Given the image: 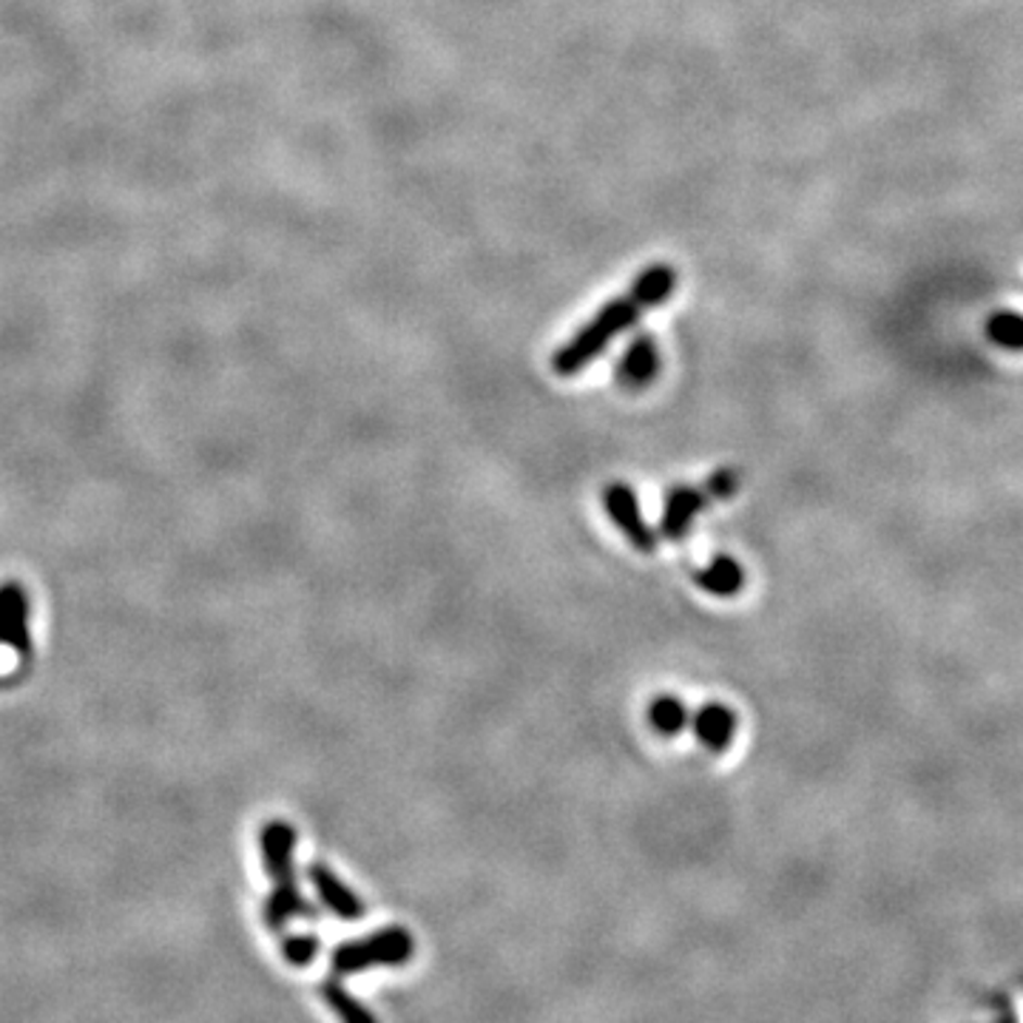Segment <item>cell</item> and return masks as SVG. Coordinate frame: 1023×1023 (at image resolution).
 Returning <instances> with one entry per match:
<instances>
[{
  "instance_id": "cell-11",
  "label": "cell",
  "mask_w": 1023,
  "mask_h": 1023,
  "mask_svg": "<svg viewBox=\"0 0 1023 1023\" xmlns=\"http://www.w3.org/2000/svg\"><path fill=\"white\" fill-rule=\"evenodd\" d=\"M696 586L711 598H737L745 586V572L731 554H717L708 566L696 572Z\"/></svg>"
},
{
  "instance_id": "cell-1",
  "label": "cell",
  "mask_w": 1023,
  "mask_h": 1023,
  "mask_svg": "<svg viewBox=\"0 0 1023 1023\" xmlns=\"http://www.w3.org/2000/svg\"><path fill=\"white\" fill-rule=\"evenodd\" d=\"M677 268L668 261H654L649 268H642L628 284L621 296L605 302L598 314L591 316L575 336L563 342L552 356V370L561 379L583 373L594 359H600L614 338H621L626 330H631L640 321L645 310L665 305L677 291Z\"/></svg>"
},
{
  "instance_id": "cell-16",
  "label": "cell",
  "mask_w": 1023,
  "mask_h": 1023,
  "mask_svg": "<svg viewBox=\"0 0 1023 1023\" xmlns=\"http://www.w3.org/2000/svg\"><path fill=\"white\" fill-rule=\"evenodd\" d=\"M705 495L711 501H728L737 489H740V472L737 470H717L705 481Z\"/></svg>"
},
{
  "instance_id": "cell-4",
  "label": "cell",
  "mask_w": 1023,
  "mask_h": 1023,
  "mask_svg": "<svg viewBox=\"0 0 1023 1023\" xmlns=\"http://www.w3.org/2000/svg\"><path fill=\"white\" fill-rule=\"evenodd\" d=\"M296 830L291 828L282 819H273L261 828L259 833V847H261V861H265V873L270 875V882L273 887H299V879H296V861H293V853H296Z\"/></svg>"
},
{
  "instance_id": "cell-13",
  "label": "cell",
  "mask_w": 1023,
  "mask_h": 1023,
  "mask_svg": "<svg viewBox=\"0 0 1023 1023\" xmlns=\"http://www.w3.org/2000/svg\"><path fill=\"white\" fill-rule=\"evenodd\" d=\"M649 725L660 737H677L691 725V714L680 696L660 694L649 705Z\"/></svg>"
},
{
  "instance_id": "cell-15",
  "label": "cell",
  "mask_w": 1023,
  "mask_h": 1023,
  "mask_svg": "<svg viewBox=\"0 0 1023 1023\" xmlns=\"http://www.w3.org/2000/svg\"><path fill=\"white\" fill-rule=\"evenodd\" d=\"M282 956L291 967H307L319 956V938H314V935H287L282 942Z\"/></svg>"
},
{
  "instance_id": "cell-7",
  "label": "cell",
  "mask_w": 1023,
  "mask_h": 1023,
  "mask_svg": "<svg viewBox=\"0 0 1023 1023\" xmlns=\"http://www.w3.org/2000/svg\"><path fill=\"white\" fill-rule=\"evenodd\" d=\"M711 503L703 486H674L665 495L663 517H660V538L682 540L691 532L694 517Z\"/></svg>"
},
{
  "instance_id": "cell-6",
  "label": "cell",
  "mask_w": 1023,
  "mask_h": 1023,
  "mask_svg": "<svg viewBox=\"0 0 1023 1023\" xmlns=\"http://www.w3.org/2000/svg\"><path fill=\"white\" fill-rule=\"evenodd\" d=\"M663 370V356L651 333H637L614 367V379L626 389H645Z\"/></svg>"
},
{
  "instance_id": "cell-12",
  "label": "cell",
  "mask_w": 1023,
  "mask_h": 1023,
  "mask_svg": "<svg viewBox=\"0 0 1023 1023\" xmlns=\"http://www.w3.org/2000/svg\"><path fill=\"white\" fill-rule=\"evenodd\" d=\"M319 993H321V998H324V1003L336 1012V1018L342 1023H379L365 1003L356 1001V995H350L347 989H344L338 975H330V979L321 981Z\"/></svg>"
},
{
  "instance_id": "cell-9",
  "label": "cell",
  "mask_w": 1023,
  "mask_h": 1023,
  "mask_svg": "<svg viewBox=\"0 0 1023 1023\" xmlns=\"http://www.w3.org/2000/svg\"><path fill=\"white\" fill-rule=\"evenodd\" d=\"M691 731L714 754H725L737 740V714L725 703L711 700L691 717Z\"/></svg>"
},
{
  "instance_id": "cell-5",
  "label": "cell",
  "mask_w": 1023,
  "mask_h": 1023,
  "mask_svg": "<svg viewBox=\"0 0 1023 1023\" xmlns=\"http://www.w3.org/2000/svg\"><path fill=\"white\" fill-rule=\"evenodd\" d=\"M29 612V594L21 583H0V645L17 651L26 660L31 657Z\"/></svg>"
},
{
  "instance_id": "cell-2",
  "label": "cell",
  "mask_w": 1023,
  "mask_h": 1023,
  "mask_svg": "<svg viewBox=\"0 0 1023 1023\" xmlns=\"http://www.w3.org/2000/svg\"><path fill=\"white\" fill-rule=\"evenodd\" d=\"M415 952V942L404 926H382L359 942L338 944L330 956L333 975H353L370 967H401Z\"/></svg>"
},
{
  "instance_id": "cell-10",
  "label": "cell",
  "mask_w": 1023,
  "mask_h": 1023,
  "mask_svg": "<svg viewBox=\"0 0 1023 1023\" xmlns=\"http://www.w3.org/2000/svg\"><path fill=\"white\" fill-rule=\"evenodd\" d=\"M316 916L319 912L302 896V887H273L270 896L265 898V907H261V919L273 933H282L291 919H316Z\"/></svg>"
},
{
  "instance_id": "cell-14",
  "label": "cell",
  "mask_w": 1023,
  "mask_h": 1023,
  "mask_svg": "<svg viewBox=\"0 0 1023 1023\" xmlns=\"http://www.w3.org/2000/svg\"><path fill=\"white\" fill-rule=\"evenodd\" d=\"M986 336L1003 350H1023V314L998 310L986 321Z\"/></svg>"
},
{
  "instance_id": "cell-8",
  "label": "cell",
  "mask_w": 1023,
  "mask_h": 1023,
  "mask_svg": "<svg viewBox=\"0 0 1023 1023\" xmlns=\"http://www.w3.org/2000/svg\"><path fill=\"white\" fill-rule=\"evenodd\" d=\"M307 879H310V884H314L319 901L324 904L333 916H338V919H344V921H356L365 916V904H361V898L356 896V893H353V890L347 887V884H344L342 879H338V875L324 865V861H314L310 870H307Z\"/></svg>"
},
{
  "instance_id": "cell-3",
  "label": "cell",
  "mask_w": 1023,
  "mask_h": 1023,
  "mask_svg": "<svg viewBox=\"0 0 1023 1023\" xmlns=\"http://www.w3.org/2000/svg\"><path fill=\"white\" fill-rule=\"evenodd\" d=\"M605 515L612 517V523L621 529L623 538L635 546L637 552L651 554L657 549V532L651 529L645 517H642L640 498L628 484H609L603 493Z\"/></svg>"
}]
</instances>
